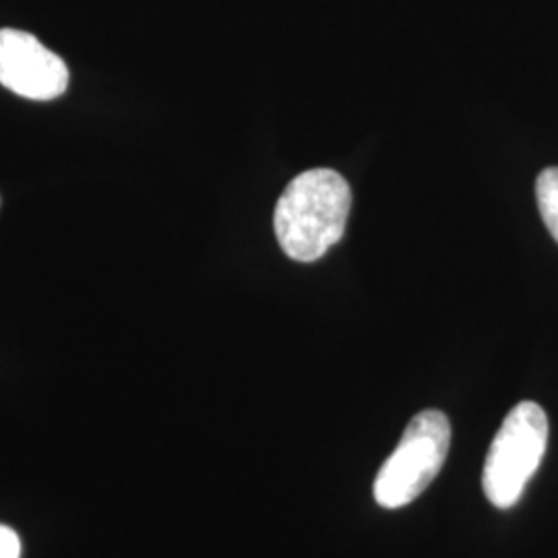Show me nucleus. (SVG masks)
I'll use <instances>...</instances> for the list:
<instances>
[{
    "mask_svg": "<svg viewBox=\"0 0 558 558\" xmlns=\"http://www.w3.org/2000/svg\"><path fill=\"white\" fill-rule=\"evenodd\" d=\"M352 209L345 179L329 168L306 170L292 180L276 205L274 228L292 260L313 263L338 244Z\"/></svg>",
    "mask_w": 558,
    "mask_h": 558,
    "instance_id": "obj_1",
    "label": "nucleus"
},
{
    "mask_svg": "<svg viewBox=\"0 0 558 558\" xmlns=\"http://www.w3.org/2000/svg\"><path fill=\"white\" fill-rule=\"evenodd\" d=\"M548 445V418L534 401H521L493 440L484 472L482 488L486 499L497 509L513 507L527 482L536 474Z\"/></svg>",
    "mask_w": 558,
    "mask_h": 558,
    "instance_id": "obj_2",
    "label": "nucleus"
},
{
    "mask_svg": "<svg viewBox=\"0 0 558 558\" xmlns=\"http://www.w3.org/2000/svg\"><path fill=\"white\" fill-rule=\"evenodd\" d=\"M451 424L439 410H424L408 424L396 451L375 480V500L383 509H401L439 476L449 453Z\"/></svg>",
    "mask_w": 558,
    "mask_h": 558,
    "instance_id": "obj_3",
    "label": "nucleus"
},
{
    "mask_svg": "<svg viewBox=\"0 0 558 558\" xmlns=\"http://www.w3.org/2000/svg\"><path fill=\"white\" fill-rule=\"evenodd\" d=\"M0 85L27 100H54L69 87V69L36 36L7 27L0 29Z\"/></svg>",
    "mask_w": 558,
    "mask_h": 558,
    "instance_id": "obj_4",
    "label": "nucleus"
},
{
    "mask_svg": "<svg viewBox=\"0 0 558 558\" xmlns=\"http://www.w3.org/2000/svg\"><path fill=\"white\" fill-rule=\"evenodd\" d=\"M536 199L548 232L558 242V168H546L536 180Z\"/></svg>",
    "mask_w": 558,
    "mask_h": 558,
    "instance_id": "obj_5",
    "label": "nucleus"
},
{
    "mask_svg": "<svg viewBox=\"0 0 558 558\" xmlns=\"http://www.w3.org/2000/svg\"><path fill=\"white\" fill-rule=\"evenodd\" d=\"M20 536L11 527L0 525V558H20Z\"/></svg>",
    "mask_w": 558,
    "mask_h": 558,
    "instance_id": "obj_6",
    "label": "nucleus"
}]
</instances>
